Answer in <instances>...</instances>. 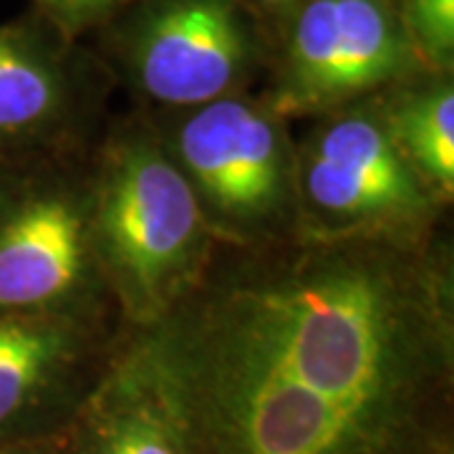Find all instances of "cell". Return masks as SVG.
<instances>
[{
	"mask_svg": "<svg viewBox=\"0 0 454 454\" xmlns=\"http://www.w3.org/2000/svg\"><path fill=\"white\" fill-rule=\"evenodd\" d=\"M137 331L192 454H454L452 227L215 245L192 291Z\"/></svg>",
	"mask_w": 454,
	"mask_h": 454,
	"instance_id": "cell-1",
	"label": "cell"
},
{
	"mask_svg": "<svg viewBox=\"0 0 454 454\" xmlns=\"http://www.w3.org/2000/svg\"><path fill=\"white\" fill-rule=\"evenodd\" d=\"M91 232L121 321H162L202 276L215 238L145 109L116 114L91 149Z\"/></svg>",
	"mask_w": 454,
	"mask_h": 454,
	"instance_id": "cell-2",
	"label": "cell"
},
{
	"mask_svg": "<svg viewBox=\"0 0 454 454\" xmlns=\"http://www.w3.org/2000/svg\"><path fill=\"white\" fill-rule=\"evenodd\" d=\"M146 114L215 243L262 247L301 235L293 124L258 91Z\"/></svg>",
	"mask_w": 454,
	"mask_h": 454,
	"instance_id": "cell-3",
	"label": "cell"
},
{
	"mask_svg": "<svg viewBox=\"0 0 454 454\" xmlns=\"http://www.w3.org/2000/svg\"><path fill=\"white\" fill-rule=\"evenodd\" d=\"M97 35L114 83L145 112L258 91L270 64V26L247 0H131Z\"/></svg>",
	"mask_w": 454,
	"mask_h": 454,
	"instance_id": "cell-4",
	"label": "cell"
},
{
	"mask_svg": "<svg viewBox=\"0 0 454 454\" xmlns=\"http://www.w3.org/2000/svg\"><path fill=\"white\" fill-rule=\"evenodd\" d=\"M306 124L295 134L301 235L424 243L452 227V205L409 164L379 97Z\"/></svg>",
	"mask_w": 454,
	"mask_h": 454,
	"instance_id": "cell-5",
	"label": "cell"
},
{
	"mask_svg": "<svg viewBox=\"0 0 454 454\" xmlns=\"http://www.w3.org/2000/svg\"><path fill=\"white\" fill-rule=\"evenodd\" d=\"M91 149L0 160V316L121 321L91 232Z\"/></svg>",
	"mask_w": 454,
	"mask_h": 454,
	"instance_id": "cell-6",
	"label": "cell"
},
{
	"mask_svg": "<svg viewBox=\"0 0 454 454\" xmlns=\"http://www.w3.org/2000/svg\"><path fill=\"white\" fill-rule=\"evenodd\" d=\"M424 71L394 0H301L270 23V64L258 94L293 124Z\"/></svg>",
	"mask_w": 454,
	"mask_h": 454,
	"instance_id": "cell-7",
	"label": "cell"
},
{
	"mask_svg": "<svg viewBox=\"0 0 454 454\" xmlns=\"http://www.w3.org/2000/svg\"><path fill=\"white\" fill-rule=\"evenodd\" d=\"M114 86L97 51L38 13L0 23V160L91 149Z\"/></svg>",
	"mask_w": 454,
	"mask_h": 454,
	"instance_id": "cell-8",
	"label": "cell"
},
{
	"mask_svg": "<svg viewBox=\"0 0 454 454\" xmlns=\"http://www.w3.org/2000/svg\"><path fill=\"white\" fill-rule=\"evenodd\" d=\"M127 333L119 318L0 316V444L61 437Z\"/></svg>",
	"mask_w": 454,
	"mask_h": 454,
	"instance_id": "cell-9",
	"label": "cell"
},
{
	"mask_svg": "<svg viewBox=\"0 0 454 454\" xmlns=\"http://www.w3.org/2000/svg\"><path fill=\"white\" fill-rule=\"evenodd\" d=\"M61 447L64 454H192L184 414L137 328L68 422Z\"/></svg>",
	"mask_w": 454,
	"mask_h": 454,
	"instance_id": "cell-10",
	"label": "cell"
},
{
	"mask_svg": "<svg viewBox=\"0 0 454 454\" xmlns=\"http://www.w3.org/2000/svg\"><path fill=\"white\" fill-rule=\"evenodd\" d=\"M391 137L444 202L454 200V74L424 71L379 94Z\"/></svg>",
	"mask_w": 454,
	"mask_h": 454,
	"instance_id": "cell-11",
	"label": "cell"
},
{
	"mask_svg": "<svg viewBox=\"0 0 454 454\" xmlns=\"http://www.w3.org/2000/svg\"><path fill=\"white\" fill-rule=\"evenodd\" d=\"M399 11L427 71L454 74V0H402Z\"/></svg>",
	"mask_w": 454,
	"mask_h": 454,
	"instance_id": "cell-12",
	"label": "cell"
},
{
	"mask_svg": "<svg viewBox=\"0 0 454 454\" xmlns=\"http://www.w3.org/2000/svg\"><path fill=\"white\" fill-rule=\"evenodd\" d=\"M129 3L131 0H31V11L46 18L68 38L83 41L86 35L101 31Z\"/></svg>",
	"mask_w": 454,
	"mask_h": 454,
	"instance_id": "cell-13",
	"label": "cell"
},
{
	"mask_svg": "<svg viewBox=\"0 0 454 454\" xmlns=\"http://www.w3.org/2000/svg\"><path fill=\"white\" fill-rule=\"evenodd\" d=\"M0 454H64V447H61V437L33 439V442L0 444Z\"/></svg>",
	"mask_w": 454,
	"mask_h": 454,
	"instance_id": "cell-14",
	"label": "cell"
},
{
	"mask_svg": "<svg viewBox=\"0 0 454 454\" xmlns=\"http://www.w3.org/2000/svg\"><path fill=\"white\" fill-rule=\"evenodd\" d=\"M253 8H255V13H258L268 26L276 20V18H280L286 11H291L295 3H301V0H247Z\"/></svg>",
	"mask_w": 454,
	"mask_h": 454,
	"instance_id": "cell-15",
	"label": "cell"
},
{
	"mask_svg": "<svg viewBox=\"0 0 454 454\" xmlns=\"http://www.w3.org/2000/svg\"><path fill=\"white\" fill-rule=\"evenodd\" d=\"M394 3H396V5H399V3H402V0H394Z\"/></svg>",
	"mask_w": 454,
	"mask_h": 454,
	"instance_id": "cell-16",
	"label": "cell"
}]
</instances>
